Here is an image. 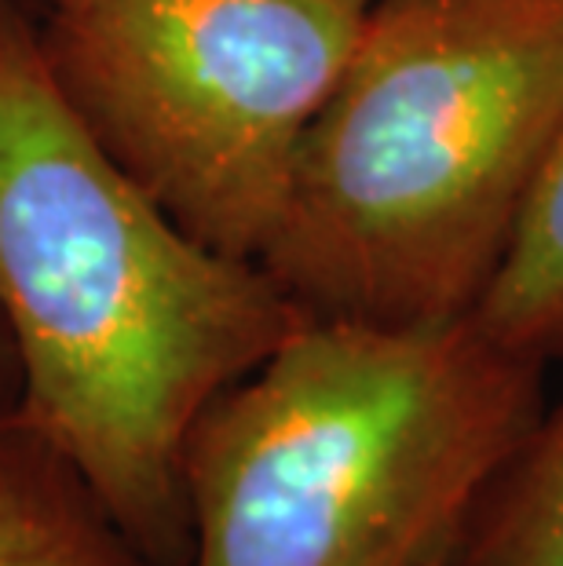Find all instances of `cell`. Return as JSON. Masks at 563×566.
<instances>
[{"label": "cell", "mask_w": 563, "mask_h": 566, "mask_svg": "<svg viewBox=\"0 0 563 566\" xmlns=\"http://www.w3.org/2000/svg\"><path fill=\"white\" fill-rule=\"evenodd\" d=\"M0 318L15 406L158 566H187L190 431L307 315L128 179L0 0Z\"/></svg>", "instance_id": "obj_1"}, {"label": "cell", "mask_w": 563, "mask_h": 566, "mask_svg": "<svg viewBox=\"0 0 563 566\" xmlns=\"http://www.w3.org/2000/svg\"><path fill=\"white\" fill-rule=\"evenodd\" d=\"M563 117V0H374L260 268L307 318H472Z\"/></svg>", "instance_id": "obj_2"}, {"label": "cell", "mask_w": 563, "mask_h": 566, "mask_svg": "<svg viewBox=\"0 0 563 566\" xmlns=\"http://www.w3.org/2000/svg\"><path fill=\"white\" fill-rule=\"evenodd\" d=\"M542 413L476 318H304L190 431L187 566H447Z\"/></svg>", "instance_id": "obj_3"}, {"label": "cell", "mask_w": 563, "mask_h": 566, "mask_svg": "<svg viewBox=\"0 0 563 566\" xmlns=\"http://www.w3.org/2000/svg\"><path fill=\"white\" fill-rule=\"evenodd\" d=\"M374 0H38L48 74L190 238L260 260Z\"/></svg>", "instance_id": "obj_4"}, {"label": "cell", "mask_w": 563, "mask_h": 566, "mask_svg": "<svg viewBox=\"0 0 563 566\" xmlns=\"http://www.w3.org/2000/svg\"><path fill=\"white\" fill-rule=\"evenodd\" d=\"M0 566H158L55 446L0 413Z\"/></svg>", "instance_id": "obj_5"}, {"label": "cell", "mask_w": 563, "mask_h": 566, "mask_svg": "<svg viewBox=\"0 0 563 566\" xmlns=\"http://www.w3.org/2000/svg\"><path fill=\"white\" fill-rule=\"evenodd\" d=\"M447 566H563V402L494 475Z\"/></svg>", "instance_id": "obj_6"}, {"label": "cell", "mask_w": 563, "mask_h": 566, "mask_svg": "<svg viewBox=\"0 0 563 566\" xmlns=\"http://www.w3.org/2000/svg\"><path fill=\"white\" fill-rule=\"evenodd\" d=\"M472 318L509 352L545 366L563 358V117L517 242Z\"/></svg>", "instance_id": "obj_7"}, {"label": "cell", "mask_w": 563, "mask_h": 566, "mask_svg": "<svg viewBox=\"0 0 563 566\" xmlns=\"http://www.w3.org/2000/svg\"><path fill=\"white\" fill-rule=\"evenodd\" d=\"M15 388H19L15 355H11V340H8L4 318H0V413H8V409L15 406Z\"/></svg>", "instance_id": "obj_8"}]
</instances>
